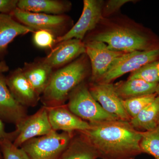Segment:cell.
<instances>
[{"label": "cell", "mask_w": 159, "mask_h": 159, "mask_svg": "<svg viewBox=\"0 0 159 159\" xmlns=\"http://www.w3.org/2000/svg\"></svg>", "instance_id": "d6a6232c"}, {"label": "cell", "mask_w": 159, "mask_h": 159, "mask_svg": "<svg viewBox=\"0 0 159 159\" xmlns=\"http://www.w3.org/2000/svg\"><path fill=\"white\" fill-rule=\"evenodd\" d=\"M73 136L60 159H97L99 158L93 147L79 132Z\"/></svg>", "instance_id": "44dd1931"}, {"label": "cell", "mask_w": 159, "mask_h": 159, "mask_svg": "<svg viewBox=\"0 0 159 159\" xmlns=\"http://www.w3.org/2000/svg\"><path fill=\"white\" fill-rule=\"evenodd\" d=\"M157 97L156 93L122 100L123 106L131 119L137 116Z\"/></svg>", "instance_id": "cb8c5ba5"}, {"label": "cell", "mask_w": 159, "mask_h": 159, "mask_svg": "<svg viewBox=\"0 0 159 159\" xmlns=\"http://www.w3.org/2000/svg\"><path fill=\"white\" fill-rule=\"evenodd\" d=\"M135 129L146 131L156 128L159 125V98L157 96L151 103L142 109L129 121Z\"/></svg>", "instance_id": "ffe728a7"}, {"label": "cell", "mask_w": 159, "mask_h": 159, "mask_svg": "<svg viewBox=\"0 0 159 159\" xmlns=\"http://www.w3.org/2000/svg\"><path fill=\"white\" fill-rule=\"evenodd\" d=\"M141 134L140 147L142 153L159 159V125L152 130L141 131Z\"/></svg>", "instance_id": "7402d4cb"}, {"label": "cell", "mask_w": 159, "mask_h": 159, "mask_svg": "<svg viewBox=\"0 0 159 159\" xmlns=\"http://www.w3.org/2000/svg\"><path fill=\"white\" fill-rule=\"evenodd\" d=\"M0 147L4 159H31L22 148L15 146L9 139L0 141Z\"/></svg>", "instance_id": "d4e9b609"}, {"label": "cell", "mask_w": 159, "mask_h": 159, "mask_svg": "<svg viewBox=\"0 0 159 159\" xmlns=\"http://www.w3.org/2000/svg\"><path fill=\"white\" fill-rule=\"evenodd\" d=\"M87 40L105 43L113 51L127 53L145 51L159 47V40L146 28L121 16L102 17Z\"/></svg>", "instance_id": "7a4b0ae2"}, {"label": "cell", "mask_w": 159, "mask_h": 159, "mask_svg": "<svg viewBox=\"0 0 159 159\" xmlns=\"http://www.w3.org/2000/svg\"><path fill=\"white\" fill-rule=\"evenodd\" d=\"M140 79L150 83H159V60L153 61L130 73L127 79Z\"/></svg>", "instance_id": "603a6c76"}, {"label": "cell", "mask_w": 159, "mask_h": 159, "mask_svg": "<svg viewBox=\"0 0 159 159\" xmlns=\"http://www.w3.org/2000/svg\"><path fill=\"white\" fill-rule=\"evenodd\" d=\"M158 84L140 79H127L114 84L115 90L122 100L156 93Z\"/></svg>", "instance_id": "d6986e66"}, {"label": "cell", "mask_w": 159, "mask_h": 159, "mask_svg": "<svg viewBox=\"0 0 159 159\" xmlns=\"http://www.w3.org/2000/svg\"><path fill=\"white\" fill-rule=\"evenodd\" d=\"M89 89L94 99L106 111L120 120L129 122L131 118L124 108L123 100L116 92L113 84L91 83Z\"/></svg>", "instance_id": "8fae6325"}, {"label": "cell", "mask_w": 159, "mask_h": 159, "mask_svg": "<svg viewBox=\"0 0 159 159\" xmlns=\"http://www.w3.org/2000/svg\"><path fill=\"white\" fill-rule=\"evenodd\" d=\"M159 60V47L145 51L125 53L114 62L111 68L98 82L111 83L122 75L131 73L153 61Z\"/></svg>", "instance_id": "52a82bcc"}, {"label": "cell", "mask_w": 159, "mask_h": 159, "mask_svg": "<svg viewBox=\"0 0 159 159\" xmlns=\"http://www.w3.org/2000/svg\"><path fill=\"white\" fill-rule=\"evenodd\" d=\"M90 128L79 131L101 159H134L142 153L141 131L129 122L120 119L90 123Z\"/></svg>", "instance_id": "6da1fadb"}, {"label": "cell", "mask_w": 159, "mask_h": 159, "mask_svg": "<svg viewBox=\"0 0 159 159\" xmlns=\"http://www.w3.org/2000/svg\"><path fill=\"white\" fill-rule=\"evenodd\" d=\"M9 70V67L5 62L0 61V75Z\"/></svg>", "instance_id": "f546056e"}, {"label": "cell", "mask_w": 159, "mask_h": 159, "mask_svg": "<svg viewBox=\"0 0 159 159\" xmlns=\"http://www.w3.org/2000/svg\"><path fill=\"white\" fill-rule=\"evenodd\" d=\"M91 71L90 63L86 54L52 73L43 93V101L46 107L62 105L71 92L88 76Z\"/></svg>", "instance_id": "3957f363"}, {"label": "cell", "mask_w": 159, "mask_h": 159, "mask_svg": "<svg viewBox=\"0 0 159 159\" xmlns=\"http://www.w3.org/2000/svg\"><path fill=\"white\" fill-rule=\"evenodd\" d=\"M67 107L71 112L89 123L119 119L102 108L91 95L89 86L84 82L71 92Z\"/></svg>", "instance_id": "277c9868"}, {"label": "cell", "mask_w": 159, "mask_h": 159, "mask_svg": "<svg viewBox=\"0 0 159 159\" xmlns=\"http://www.w3.org/2000/svg\"><path fill=\"white\" fill-rule=\"evenodd\" d=\"M73 133L53 130L50 133L30 139L21 146L31 159H59L66 150Z\"/></svg>", "instance_id": "5b68a950"}, {"label": "cell", "mask_w": 159, "mask_h": 159, "mask_svg": "<svg viewBox=\"0 0 159 159\" xmlns=\"http://www.w3.org/2000/svg\"><path fill=\"white\" fill-rule=\"evenodd\" d=\"M86 54L91 68V83H97L107 72L119 57L125 54L111 50L105 43L96 40L84 42Z\"/></svg>", "instance_id": "ba28073f"}, {"label": "cell", "mask_w": 159, "mask_h": 159, "mask_svg": "<svg viewBox=\"0 0 159 159\" xmlns=\"http://www.w3.org/2000/svg\"><path fill=\"white\" fill-rule=\"evenodd\" d=\"M85 54L84 42L72 39L58 43L42 61L53 69L68 64Z\"/></svg>", "instance_id": "7c38bea8"}, {"label": "cell", "mask_w": 159, "mask_h": 159, "mask_svg": "<svg viewBox=\"0 0 159 159\" xmlns=\"http://www.w3.org/2000/svg\"><path fill=\"white\" fill-rule=\"evenodd\" d=\"M25 107L20 104L11 95L6 78L0 75V118L17 125L27 116Z\"/></svg>", "instance_id": "9a60e30c"}, {"label": "cell", "mask_w": 159, "mask_h": 159, "mask_svg": "<svg viewBox=\"0 0 159 159\" xmlns=\"http://www.w3.org/2000/svg\"><path fill=\"white\" fill-rule=\"evenodd\" d=\"M56 38L50 31L38 30L33 34V41L35 45L41 48H49L55 44Z\"/></svg>", "instance_id": "484cf974"}, {"label": "cell", "mask_w": 159, "mask_h": 159, "mask_svg": "<svg viewBox=\"0 0 159 159\" xmlns=\"http://www.w3.org/2000/svg\"><path fill=\"white\" fill-rule=\"evenodd\" d=\"M15 138V134L14 132L12 133H8L6 132L4 128V124L2 119L0 118V141L5 139H9L12 142L14 141Z\"/></svg>", "instance_id": "f1b7e54d"}, {"label": "cell", "mask_w": 159, "mask_h": 159, "mask_svg": "<svg viewBox=\"0 0 159 159\" xmlns=\"http://www.w3.org/2000/svg\"><path fill=\"white\" fill-rule=\"evenodd\" d=\"M70 2L59 0H20L17 8L29 12L45 14L63 15L71 9Z\"/></svg>", "instance_id": "2e32d148"}, {"label": "cell", "mask_w": 159, "mask_h": 159, "mask_svg": "<svg viewBox=\"0 0 159 159\" xmlns=\"http://www.w3.org/2000/svg\"><path fill=\"white\" fill-rule=\"evenodd\" d=\"M18 0H0V13H11L17 8Z\"/></svg>", "instance_id": "83f0119b"}, {"label": "cell", "mask_w": 159, "mask_h": 159, "mask_svg": "<svg viewBox=\"0 0 159 159\" xmlns=\"http://www.w3.org/2000/svg\"><path fill=\"white\" fill-rule=\"evenodd\" d=\"M0 159H1V157H0Z\"/></svg>", "instance_id": "1f68e13d"}, {"label": "cell", "mask_w": 159, "mask_h": 159, "mask_svg": "<svg viewBox=\"0 0 159 159\" xmlns=\"http://www.w3.org/2000/svg\"><path fill=\"white\" fill-rule=\"evenodd\" d=\"M6 79L10 93L20 104L25 107L37 105L39 96L27 80L22 69H16Z\"/></svg>", "instance_id": "4fadbf2b"}, {"label": "cell", "mask_w": 159, "mask_h": 159, "mask_svg": "<svg viewBox=\"0 0 159 159\" xmlns=\"http://www.w3.org/2000/svg\"><path fill=\"white\" fill-rule=\"evenodd\" d=\"M16 126L15 138L12 142L18 148L30 139L48 134L53 130L45 106L34 115L26 117Z\"/></svg>", "instance_id": "30bf717a"}, {"label": "cell", "mask_w": 159, "mask_h": 159, "mask_svg": "<svg viewBox=\"0 0 159 159\" xmlns=\"http://www.w3.org/2000/svg\"><path fill=\"white\" fill-rule=\"evenodd\" d=\"M24 74L38 95L43 94L48 84L53 69L43 61L27 64L22 69Z\"/></svg>", "instance_id": "ac0fdd59"}, {"label": "cell", "mask_w": 159, "mask_h": 159, "mask_svg": "<svg viewBox=\"0 0 159 159\" xmlns=\"http://www.w3.org/2000/svg\"><path fill=\"white\" fill-rule=\"evenodd\" d=\"M156 94H157V96L159 98V83L158 84L157 86L156 90Z\"/></svg>", "instance_id": "4dcf8cb0"}, {"label": "cell", "mask_w": 159, "mask_h": 159, "mask_svg": "<svg viewBox=\"0 0 159 159\" xmlns=\"http://www.w3.org/2000/svg\"><path fill=\"white\" fill-rule=\"evenodd\" d=\"M34 31L16 21L10 15L0 13V54L6 51L9 44L15 38Z\"/></svg>", "instance_id": "e0dca14e"}, {"label": "cell", "mask_w": 159, "mask_h": 159, "mask_svg": "<svg viewBox=\"0 0 159 159\" xmlns=\"http://www.w3.org/2000/svg\"><path fill=\"white\" fill-rule=\"evenodd\" d=\"M134 0H109L104 2L102 10V17L109 18L113 16L125 4L134 2Z\"/></svg>", "instance_id": "4316f807"}, {"label": "cell", "mask_w": 159, "mask_h": 159, "mask_svg": "<svg viewBox=\"0 0 159 159\" xmlns=\"http://www.w3.org/2000/svg\"><path fill=\"white\" fill-rule=\"evenodd\" d=\"M12 14L19 22L34 31L46 30L51 32L56 38L65 34L69 31L68 29L72 24L70 18L65 15L34 13L24 11L17 8Z\"/></svg>", "instance_id": "8992f818"}, {"label": "cell", "mask_w": 159, "mask_h": 159, "mask_svg": "<svg viewBox=\"0 0 159 159\" xmlns=\"http://www.w3.org/2000/svg\"><path fill=\"white\" fill-rule=\"evenodd\" d=\"M104 1L84 0L82 14L77 22L65 34L56 38L55 44L67 40L84 39L86 34L97 27L102 18Z\"/></svg>", "instance_id": "9c48e42d"}, {"label": "cell", "mask_w": 159, "mask_h": 159, "mask_svg": "<svg viewBox=\"0 0 159 159\" xmlns=\"http://www.w3.org/2000/svg\"><path fill=\"white\" fill-rule=\"evenodd\" d=\"M49 121L53 130L72 133L83 131L90 128L89 122L82 120L63 105L47 107Z\"/></svg>", "instance_id": "5bb4252c"}]
</instances>
